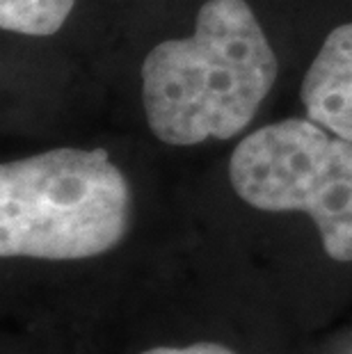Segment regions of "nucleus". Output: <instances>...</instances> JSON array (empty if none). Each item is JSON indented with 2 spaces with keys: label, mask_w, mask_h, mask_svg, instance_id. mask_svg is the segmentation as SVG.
<instances>
[{
  "label": "nucleus",
  "mask_w": 352,
  "mask_h": 354,
  "mask_svg": "<svg viewBox=\"0 0 352 354\" xmlns=\"http://www.w3.org/2000/svg\"><path fill=\"white\" fill-rule=\"evenodd\" d=\"M279 62L247 0H206L188 37L165 39L140 69L142 108L169 147L227 142L254 122Z\"/></svg>",
  "instance_id": "1"
},
{
  "label": "nucleus",
  "mask_w": 352,
  "mask_h": 354,
  "mask_svg": "<svg viewBox=\"0 0 352 354\" xmlns=\"http://www.w3.org/2000/svg\"><path fill=\"white\" fill-rule=\"evenodd\" d=\"M131 185L103 149L57 147L0 167V256L78 261L122 243Z\"/></svg>",
  "instance_id": "2"
},
{
  "label": "nucleus",
  "mask_w": 352,
  "mask_h": 354,
  "mask_svg": "<svg viewBox=\"0 0 352 354\" xmlns=\"http://www.w3.org/2000/svg\"><path fill=\"white\" fill-rule=\"evenodd\" d=\"M236 194L268 213H306L329 259L352 261V142L309 117L261 126L229 158Z\"/></svg>",
  "instance_id": "3"
},
{
  "label": "nucleus",
  "mask_w": 352,
  "mask_h": 354,
  "mask_svg": "<svg viewBox=\"0 0 352 354\" xmlns=\"http://www.w3.org/2000/svg\"><path fill=\"white\" fill-rule=\"evenodd\" d=\"M299 101L311 122L352 142V21L325 37L302 78Z\"/></svg>",
  "instance_id": "4"
},
{
  "label": "nucleus",
  "mask_w": 352,
  "mask_h": 354,
  "mask_svg": "<svg viewBox=\"0 0 352 354\" xmlns=\"http://www.w3.org/2000/svg\"><path fill=\"white\" fill-rule=\"evenodd\" d=\"M76 0H0V28L28 37H50L66 24Z\"/></svg>",
  "instance_id": "5"
},
{
  "label": "nucleus",
  "mask_w": 352,
  "mask_h": 354,
  "mask_svg": "<svg viewBox=\"0 0 352 354\" xmlns=\"http://www.w3.org/2000/svg\"><path fill=\"white\" fill-rule=\"evenodd\" d=\"M142 354H234V352L217 343H194L188 345V348H154Z\"/></svg>",
  "instance_id": "6"
}]
</instances>
